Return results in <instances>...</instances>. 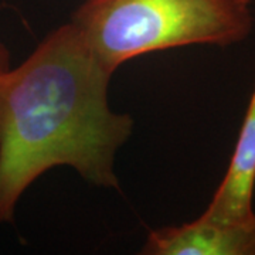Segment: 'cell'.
<instances>
[{
  "mask_svg": "<svg viewBox=\"0 0 255 255\" xmlns=\"http://www.w3.org/2000/svg\"><path fill=\"white\" fill-rule=\"evenodd\" d=\"M255 193V87L238 133L227 172L201 214L210 220L238 223L253 219Z\"/></svg>",
  "mask_w": 255,
  "mask_h": 255,
  "instance_id": "277c9868",
  "label": "cell"
},
{
  "mask_svg": "<svg viewBox=\"0 0 255 255\" xmlns=\"http://www.w3.org/2000/svg\"><path fill=\"white\" fill-rule=\"evenodd\" d=\"M143 255H255V216L224 223L199 216L182 226L155 228L149 233Z\"/></svg>",
  "mask_w": 255,
  "mask_h": 255,
  "instance_id": "3957f363",
  "label": "cell"
},
{
  "mask_svg": "<svg viewBox=\"0 0 255 255\" xmlns=\"http://www.w3.org/2000/svg\"><path fill=\"white\" fill-rule=\"evenodd\" d=\"M70 23L115 73L153 51L241 43L254 27V16L251 0H85Z\"/></svg>",
  "mask_w": 255,
  "mask_h": 255,
  "instance_id": "7a4b0ae2",
  "label": "cell"
},
{
  "mask_svg": "<svg viewBox=\"0 0 255 255\" xmlns=\"http://www.w3.org/2000/svg\"><path fill=\"white\" fill-rule=\"evenodd\" d=\"M10 68V53L3 43H0V74Z\"/></svg>",
  "mask_w": 255,
  "mask_h": 255,
  "instance_id": "5b68a950",
  "label": "cell"
},
{
  "mask_svg": "<svg viewBox=\"0 0 255 255\" xmlns=\"http://www.w3.org/2000/svg\"><path fill=\"white\" fill-rule=\"evenodd\" d=\"M112 75L71 23L0 74V224L13 220L30 184L57 166L95 186L119 187L115 159L133 119L111 110Z\"/></svg>",
  "mask_w": 255,
  "mask_h": 255,
  "instance_id": "6da1fadb",
  "label": "cell"
}]
</instances>
